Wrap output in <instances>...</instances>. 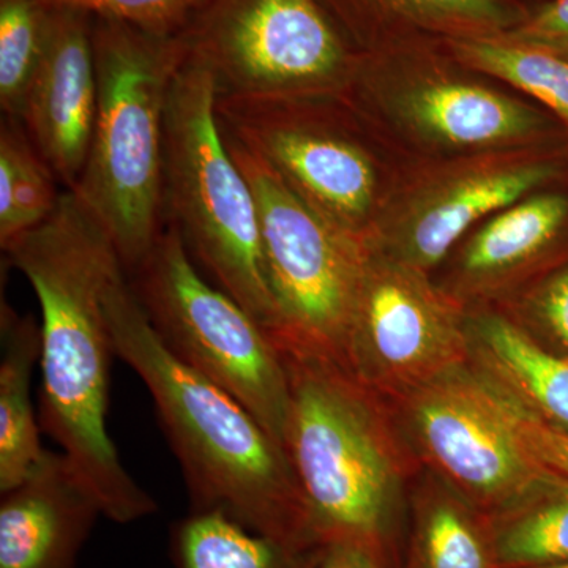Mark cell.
<instances>
[{"instance_id":"1","label":"cell","mask_w":568,"mask_h":568,"mask_svg":"<svg viewBox=\"0 0 568 568\" xmlns=\"http://www.w3.org/2000/svg\"><path fill=\"white\" fill-rule=\"evenodd\" d=\"M41 310V429L61 446L118 525L159 510L122 465L108 432L111 358L108 287L123 264L110 235L71 190L47 222L6 252ZM125 271V268H123Z\"/></svg>"},{"instance_id":"2","label":"cell","mask_w":568,"mask_h":568,"mask_svg":"<svg viewBox=\"0 0 568 568\" xmlns=\"http://www.w3.org/2000/svg\"><path fill=\"white\" fill-rule=\"evenodd\" d=\"M104 306L115 355L151 392L192 510L224 511L294 549L320 545L283 447L239 399L164 346L125 271L112 278Z\"/></svg>"},{"instance_id":"3","label":"cell","mask_w":568,"mask_h":568,"mask_svg":"<svg viewBox=\"0 0 568 568\" xmlns=\"http://www.w3.org/2000/svg\"><path fill=\"white\" fill-rule=\"evenodd\" d=\"M95 125L88 162L71 190L118 250L126 274L164 226V133L171 88L190 54L183 36H155L92 18Z\"/></svg>"},{"instance_id":"4","label":"cell","mask_w":568,"mask_h":568,"mask_svg":"<svg viewBox=\"0 0 568 568\" xmlns=\"http://www.w3.org/2000/svg\"><path fill=\"white\" fill-rule=\"evenodd\" d=\"M278 349L290 384L283 450L316 541H358L377 549L399 481L386 426L345 365Z\"/></svg>"},{"instance_id":"5","label":"cell","mask_w":568,"mask_h":568,"mask_svg":"<svg viewBox=\"0 0 568 568\" xmlns=\"http://www.w3.org/2000/svg\"><path fill=\"white\" fill-rule=\"evenodd\" d=\"M219 82L190 52L171 88L164 133L168 222L194 263L271 335L275 305L265 275L252 186L234 162L216 114Z\"/></svg>"},{"instance_id":"6","label":"cell","mask_w":568,"mask_h":568,"mask_svg":"<svg viewBox=\"0 0 568 568\" xmlns=\"http://www.w3.org/2000/svg\"><path fill=\"white\" fill-rule=\"evenodd\" d=\"M126 276L164 346L239 399L283 447L290 402L283 355L244 306L200 274L173 222Z\"/></svg>"},{"instance_id":"7","label":"cell","mask_w":568,"mask_h":568,"mask_svg":"<svg viewBox=\"0 0 568 568\" xmlns=\"http://www.w3.org/2000/svg\"><path fill=\"white\" fill-rule=\"evenodd\" d=\"M223 136L256 201L265 275L275 305L272 339L278 347L325 355L345 365L347 331L372 257L368 245L320 215L244 145Z\"/></svg>"},{"instance_id":"8","label":"cell","mask_w":568,"mask_h":568,"mask_svg":"<svg viewBox=\"0 0 568 568\" xmlns=\"http://www.w3.org/2000/svg\"><path fill=\"white\" fill-rule=\"evenodd\" d=\"M182 36L220 95L331 91L353 63L321 0H205Z\"/></svg>"},{"instance_id":"9","label":"cell","mask_w":568,"mask_h":568,"mask_svg":"<svg viewBox=\"0 0 568 568\" xmlns=\"http://www.w3.org/2000/svg\"><path fill=\"white\" fill-rule=\"evenodd\" d=\"M224 134L263 160L338 230L364 239L377 175L368 152L334 123L301 110L298 95H219Z\"/></svg>"},{"instance_id":"10","label":"cell","mask_w":568,"mask_h":568,"mask_svg":"<svg viewBox=\"0 0 568 568\" xmlns=\"http://www.w3.org/2000/svg\"><path fill=\"white\" fill-rule=\"evenodd\" d=\"M406 405L426 458L481 507L504 510L555 477L518 443L478 369H450L406 395Z\"/></svg>"},{"instance_id":"11","label":"cell","mask_w":568,"mask_h":568,"mask_svg":"<svg viewBox=\"0 0 568 568\" xmlns=\"http://www.w3.org/2000/svg\"><path fill=\"white\" fill-rule=\"evenodd\" d=\"M469 354L454 306L420 271L369 257L345 349L346 368L365 387L409 395Z\"/></svg>"},{"instance_id":"12","label":"cell","mask_w":568,"mask_h":568,"mask_svg":"<svg viewBox=\"0 0 568 568\" xmlns=\"http://www.w3.org/2000/svg\"><path fill=\"white\" fill-rule=\"evenodd\" d=\"M97 104L92 17L51 9L43 54L20 122L67 190L74 189L88 162Z\"/></svg>"},{"instance_id":"13","label":"cell","mask_w":568,"mask_h":568,"mask_svg":"<svg viewBox=\"0 0 568 568\" xmlns=\"http://www.w3.org/2000/svg\"><path fill=\"white\" fill-rule=\"evenodd\" d=\"M103 515L88 481L63 452L47 450L0 500V568H77Z\"/></svg>"},{"instance_id":"14","label":"cell","mask_w":568,"mask_h":568,"mask_svg":"<svg viewBox=\"0 0 568 568\" xmlns=\"http://www.w3.org/2000/svg\"><path fill=\"white\" fill-rule=\"evenodd\" d=\"M552 174L548 164H519L478 171L440 186L403 231L399 263L420 272L433 267L478 220L523 200Z\"/></svg>"},{"instance_id":"15","label":"cell","mask_w":568,"mask_h":568,"mask_svg":"<svg viewBox=\"0 0 568 568\" xmlns=\"http://www.w3.org/2000/svg\"><path fill=\"white\" fill-rule=\"evenodd\" d=\"M478 372L541 420L568 432V358L548 353L506 317L476 325Z\"/></svg>"},{"instance_id":"16","label":"cell","mask_w":568,"mask_h":568,"mask_svg":"<svg viewBox=\"0 0 568 568\" xmlns=\"http://www.w3.org/2000/svg\"><path fill=\"white\" fill-rule=\"evenodd\" d=\"M0 493L20 484L43 457L40 418L32 405L33 368L40 364L41 331L2 302L0 312Z\"/></svg>"},{"instance_id":"17","label":"cell","mask_w":568,"mask_h":568,"mask_svg":"<svg viewBox=\"0 0 568 568\" xmlns=\"http://www.w3.org/2000/svg\"><path fill=\"white\" fill-rule=\"evenodd\" d=\"M407 118L422 132L452 145H487L525 136L538 118L525 104L480 85L428 81L405 100Z\"/></svg>"},{"instance_id":"18","label":"cell","mask_w":568,"mask_h":568,"mask_svg":"<svg viewBox=\"0 0 568 568\" xmlns=\"http://www.w3.org/2000/svg\"><path fill=\"white\" fill-rule=\"evenodd\" d=\"M286 547L220 510H192L171 529L175 568H312L316 551Z\"/></svg>"},{"instance_id":"19","label":"cell","mask_w":568,"mask_h":568,"mask_svg":"<svg viewBox=\"0 0 568 568\" xmlns=\"http://www.w3.org/2000/svg\"><path fill=\"white\" fill-rule=\"evenodd\" d=\"M555 476L497 511L489 541L500 568L568 562V481Z\"/></svg>"},{"instance_id":"20","label":"cell","mask_w":568,"mask_h":568,"mask_svg":"<svg viewBox=\"0 0 568 568\" xmlns=\"http://www.w3.org/2000/svg\"><path fill=\"white\" fill-rule=\"evenodd\" d=\"M59 179L29 140L24 126L3 119L0 129V246L47 222L61 201Z\"/></svg>"},{"instance_id":"21","label":"cell","mask_w":568,"mask_h":568,"mask_svg":"<svg viewBox=\"0 0 568 568\" xmlns=\"http://www.w3.org/2000/svg\"><path fill=\"white\" fill-rule=\"evenodd\" d=\"M567 216L568 201L559 194H538L508 205L467 245L465 271L493 275L525 263L551 242Z\"/></svg>"},{"instance_id":"22","label":"cell","mask_w":568,"mask_h":568,"mask_svg":"<svg viewBox=\"0 0 568 568\" xmlns=\"http://www.w3.org/2000/svg\"><path fill=\"white\" fill-rule=\"evenodd\" d=\"M459 61L521 89L568 122V58L500 37L448 39Z\"/></svg>"},{"instance_id":"23","label":"cell","mask_w":568,"mask_h":568,"mask_svg":"<svg viewBox=\"0 0 568 568\" xmlns=\"http://www.w3.org/2000/svg\"><path fill=\"white\" fill-rule=\"evenodd\" d=\"M335 9H355L416 28L448 32V39L503 37L528 20L515 0H331Z\"/></svg>"},{"instance_id":"24","label":"cell","mask_w":568,"mask_h":568,"mask_svg":"<svg viewBox=\"0 0 568 568\" xmlns=\"http://www.w3.org/2000/svg\"><path fill=\"white\" fill-rule=\"evenodd\" d=\"M51 7L43 0H0V106L20 121L26 93L43 54Z\"/></svg>"},{"instance_id":"25","label":"cell","mask_w":568,"mask_h":568,"mask_svg":"<svg viewBox=\"0 0 568 568\" xmlns=\"http://www.w3.org/2000/svg\"><path fill=\"white\" fill-rule=\"evenodd\" d=\"M424 568H500L489 536L478 529L469 511L452 497H435L420 523Z\"/></svg>"},{"instance_id":"26","label":"cell","mask_w":568,"mask_h":568,"mask_svg":"<svg viewBox=\"0 0 568 568\" xmlns=\"http://www.w3.org/2000/svg\"><path fill=\"white\" fill-rule=\"evenodd\" d=\"M51 9L121 21L155 36H181L205 0H43Z\"/></svg>"},{"instance_id":"27","label":"cell","mask_w":568,"mask_h":568,"mask_svg":"<svg viewBox=\"0 0 568 568\" xmlns=\"http://www.w3.org/2000/svg\"><path fill=\"white\" fill-rule=\"evenodd\" d=\"M493 387L511 432L530 458L555 476L568 480V432L534 416L526 407L499 390L495 384Z\"/></svg>"},{"instance_id":"28","label":"cell","mask_w":568,"mask_h":568,"mask_svg":"<svg viewBox=\"0 0 568 568\" xmlns=\"http://www.w3.org/2000/svg\"><path fill=\"white\" fill-rule=\"evenodd\" d=\"M500 39L568 54V0H548L515 31Z\"/></svg>"},{"instance_id":"29","label":"cell","mask_w":568,"mask_h":568,"mask_svg":"<svg viewBox=\"0 0 568 568\" xmlns=\"http://www.w3.org/2000/svg\"><path fill=\"white\" fill-rule=\"evenodd\" d=\"M312 568H383L377 549L358 541L335 540L320 545Z\"/></svg>"},{"instance_id":"30","label":"cell","mask_w":568,"mask_h":568,"mask_svg":"<svg viewBox=\"0 0 568 568\" xmlns=\"http://www.w3.org/2000/svg\"><path fill=\"white\" fill-rule=\"evenodd\" d=\"M540 310L552 334L568 349V268L549 280L540 295Z\"/></svg>"},{"instance_id":"31","label":"cell","mask_w":568,"mask_h":568,"mask_svg":"<svg viewBox=\"0 0 568 568\" xmlns=\"http://www.w3.org/2000/svg\"><path fill=\"white\" fill-rule=\"evenodd\" d=\"M534 568H568V562L549 564V566L534 567Z\"/></svg>"},{"instance_id":"32","label":"cell","mask_w":568,"mask_h":568,"mask_svg":"<svg viewBox=\"0 0 568 568\" xmlns=\"http://www.w3.org/2000/svg\"><path fill=\"white\" fill-rule=\"evenodd\" d=\"M564 55H567V54H564Z\"/></svg>"}]
</instances>
